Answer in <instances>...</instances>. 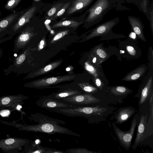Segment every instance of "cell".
<instances>
[{"instance_id":"cell-1","label":"cell","mask_w":153,"mask_h":153,"mask_svg":"<svg viewBox=\"0 0 153 153\" xmlns=\"http://www.w3.org/2000/svg\"><path fill=\"white\" fill-rule=\"evenodd\" d=\"M115 7L112 0H96L87 10V16L84 21L85 26L88 27L99 23L109 10Z\"/></svg>"},{"instance_id":"cell-2","label":"cell","mask_w":153,"mask_h":153,"mask_svg":"<svg viewBox=\"0 0 153 153\" xmlns=\"http://www.w3.org/2000/svg\"><path fill=\"white\" fill-rule=\"evenodd\" d=\"M107 110L106 108L98 105L95 107L72 106L70 108H55L49 111L69 117H80L89 119L94 116L100 115Z\"/></svg>"},{"instance_id":"cell-3","label":"cell","mask_w":153,"mask_h":153,"mask_svg":"<svg viewBox=\"0 0 153 153\" xmlns=\"http://www.w3.org/2000/svg\"><path fill=\"white\" fill-rule=\"evenodd\" d=\"M37 9L36 6H33L24 11L15 23L11 26L7 31L9 39L13 37L29 25Z\"/></svg>"},{"instance_id":"cell-4","label":"cell","mask_w":153,"mask_h":153,"mask_svg":"<svg viewBox=\"0 0 153 153\" xmlns=\"http://www.w3.org/2000/svg\"><path fill=\"white\" fill-rule=\"evenodd\" d=\"M75 77V75H71L44 77L27 83L24 86L25 87L37 89L49 88L52 85L65 81H71Z\"/></svg>"},{"instance_id":"cell-5","label":"cell","mask_w":153,"mask_h":153,"mask_svg":"<svg viewBox=\"0 0 153 153\" xmlns=\"http://www.w3.org/2000/svg\"><path fill=\"white\" fill-rule=\"evenodd\" d=\"M136 115L132 120L131 126L128 131H124L121 130L113 123L112 126L120 145L127 150H128L131 145V140L137 124Z\"/></svg>"},{"instance_id":"cell-6","label":"cell","mask_w":153,"mask_h":153,"mask_svg":"<svg viewBox=\"0 0 153 153\" xmlns=\"http://www.w3.org/2000/svg\"><path fill=\"white\" fill-rule=\"evenodd\" d=\"M29 24L16 37L14 41L13 52L16 53L23 50L36 35L33 27Z\"/></svg>"},{"instance_id":"cell-7","label":"cell","mask_w":153,"mask_h":153,"mask_svg":"<svg viewBox=\"0 0 153 153\" xmlns=\"http://www.w3.org/2000/svg\"><path fill=\"white\" fill-rule=\"evenodd\" d=\"M119 21V18L117 17L97 25L88 31L90 33L86 37L85 40H88L95 37L107 34L118 24Z\"/></svg>"},{"instance_id":"cell-8","label":"cell","mask_w":153,"mask_h":153,"mask_svg":"<svg viewBox=\"0 0 153 153\" xmlns=\"http://www.w3.org/2000/svg\"><path fill=\"white\" fill-rule=\"evenodd\" d=\"M24 11V10L19 11H13L6 16L0 18V39L7 35L9 28L15 23ZM1 15L0 12V17Z\"/></svg>"},{"instance_id":"cell-9","label":"cell","mask_w":153,"mask_h":153,"mask_svg":"<svg viewBox=\"0 0 153 153\" xmlns=\"http://www.w3.org/2000/svg\"><path fill=\"white\" fill-rule=\"evenodd\" d=\"M61 100L69 103L79 105L97 103L101 101L92 94H77Z\"/></svg>"},{"instance_id":"cell-10","label":"cell","mask_w":153,"mask_h":153,"mask_svg":"<svg viewBox=\"0 0 153 153\" xmlns=\"http://www.w3.org/2000/svg\"><path fill=\"white\" fill-rule=\"evenodd\" d=\"M36 104L39 107L49 110L55 108H70L72 106L45 96L41 97L37 101Z\"/></svg>"},{"instance_id":"cell-11","label":"cell","mask_w":153,"mask_h":153,"mask_svg":"<svg viewBox=\"0 0 153 153\" xmlns=\"http://www.w3.org/2000/svg\"><path fill=\"white\" fill-rule=\"evenodd\" d=\"M147 115H142L138 126L137 132L135 139L132 146V148L135 150L140 143L146 138V129L147 124Z\"/></svg>"},{"instance_id":"cell-12","label":"cell","mask_w":153,"mask_h":153,"mask_svg":"<svg viewBox=\"0 0 153 153\" xmlns=\"http://www.w3.org/2000/svg\"><path fill=\"white\" fill-rule=\"evenodd\" d=\"M135 108L131 107H126L119 108L115 114L116 120L115 123L122 124L129 120L135 113Z\"/></svg>"},{"instance_id":"cell-13","label":"cell","mask_w":153,"mask_h":153,"mask_svg":"<svg viewBox=\"0 0 153 153\" xmlns=\"http://www.w3.org/2000/svg\"><path fill=\"white\" fill-rule=\"evenodd\" d=\"M127 18L134 33L140 39L145 42H146L143 31L144 26L140 19L130 16H128Z\"/></svg>"},{"instance_id":"cell-14","label":"cell","mask_w":153,"mask_h":153,"mask_svg":"<svg viewBox=\"0 0 153 153\" xmlns=\"http://www.w3.org/2000/svg\"><path fill=\"white\" fill-rule=\"evenodd\" d=\"M62 62L61 60L54 62L38 70L30 71L23 80L33 78L47 73L58 66Z\"/></svg>"},{"instance_id":"cell-15","label":"cell","mask_w":153,"mask_h":153,"mask_svg":"<svg viewBox=\"0 0 153 153\" xmlns=\"http://www.w3.org/2000/svg\"><path fill=\"white\" fill-rule=\"evenodd\" d=\"M94 0H74L71 1L69 7L66 13L68 15L72 14L81 10H83L93 2Z\"/></svg>"},{"instance_id":"cell-16","label":"cell","mask_w":153,"mask_h":153,"mask_svg":"<svg viewBox=\"0 0 153 153\" xmlns=\"http://www.w3.org/2000/svg\"><path fill=\"white\" fill-rule=\"evenodd\" d=\"M149 0H139L138 6L139 9L146 16L149 22L153 21V2L151 5L149 7Z\"/></svg>"},{"instance_id":"cell-17","label":"cell","mask_w":153,"mask_h":153,"mask_svg":"<svg viewBox=\"0 0 153 153\" xmlns=\"http://www.w3.org/2000/svg\"><path fill=\"white\" fill-rule=\"evenodd\" d=\"M152 83V78L151 76L148 79L146 85L141 90L139 105H142L146 101L149 99L152 94L153 93Z\"/></svg>"},{"instance_id":"cell-18","label":"cell","mask_w":153,"mask_h":153,"mask_svg":"<svg viewBox=\"0 0 153 153\" xmlns=\"http://www.w3.org/2000/svg\"><path fill=\"white\" fill-rule=\"evenodd\" d=\"M81 93V91L77 90L68 89L60 91L56 93H53L51 94L46 96L54 99L58 100L70 96Z\"/></svg>"},{"instance_id":"cell-19","label":"cell","mask_w":153,"mask_h":153,"mask_svg":"<svg viewBox=\"0 0 153 153\" xmlns=\"http://www.w3.org/2000/svg\"><path fill=\"white\" fill-rule=\"evenodd\" d=\"M145 71V68L144 67H139L128 74L122 80L124 81L137 80L141 77Z\"/></svg>"},{"instance_id":"cell-20","label":"cell","mask_w":153,"mask_h":153,"mask_svg":"<svg viewBox=\"0 0 153 153\" xmlns=\"http://www.w3.org/2000/svg\"><path fill=\"white\" fill-rule=\"evenodd\" d=\"M83 22H78L72 20H66L59 22L53 25L52 28H54L62 27H71L75 28L83 23Z\"/></svg>"},{"instance_id":"cell-21","label":"cell","mask_w":153,"mask_h":153,"mask_svg":"<svg viewBox=\"0 0 153 153\" xmlns=\"http://www.w3.org/2000/svg\"><path fill=\"white\" fill-rule=\"evenodd\" d=\"M116 4L115 10L117 11H123L125 10H129L131 9L126 6L123 5L125 2L128 3H132L138 6L139 0H112Z\"/></svg>"},{"instance_id":"cell-22","label":"cell","mask_w":153,"mask_h":153,"mask_svg":"<svg viewBox=\"0 0 153 153\" xmlns=\"http://www.w3.org/2000/svg\"><path fill=\"white\" fill-rule=\"evenodd\" d=\"M91 55L95 56L98 59L99 63L107 59L108 56L107 52L101 47L97 46L94 47Z\"/></svg>"},{"instance_id":"cell-23","label":"cell","mask_w":153,"mask_h":153,"mask_svg":"<svg viewBox=\"0 0 153 153\" xmlns=\"http://www.w3.org/2000/svg\"><path fill=\"white\" fill-rule=\"evenodd\" d=\"M111 91L116 96H122L132 92V91L127 87L123 86H116L111 89Z\"/></svg>"},{"instance_id":"cell-24","label":"cell","mask_w":153,"mask_h":153,"mask_svg":"<svg viewBox=\"0 0 153 153\" xmlns=\"http://www.w3.org/2000/svg\"><path fill=\"white\" fill-rule=\"evenodd\" d=\"M78 85L82 91L85 92V94H91L97 91V88L87 82L79 83Z\"/></svg>"},{"instance_id":"cell-25","label":"cell","mask_w":153,"mask_h":153,"mask_svg":"<svg viewBox=\"0 0 153 153\" xmlns=\"http://www.w3.org/2000/svg\"><path fill=\"white\" fill-rule=\"evenodd\" d=\"M65 3L62 2L58 3L53 5L47 12L45 19H50L63 6Z\"/></svg>"},{"instance_id":"cell-26","label":"cell","mask_w":153,"mask_h":153,"mask_svg":"<svg viewBox=\"0 0 153 153\" xmlns=\"http://www.w3.org/2000/svg\"><path fill=\"white\" fill-rule=\"evenodd\" d=\"M6 1L4 8L6 10L14 11L15 9L18 6L22 0H5Z\"/></svg>"},{"instance_id":"cell-27","label":"cell","mask_w":153,"mask_h":153,"mask_svg":"<svg viewBox=\"0 0 153 153\" xmlns=\"http://www.w3.org/2000/svg\"><path fill=\"white\" fill-rule=\"evenodd\" d=\"M65 152L67 153H99L91 151L87 149L83 148H74L66 150Z\"/></svg>"},{"instance_id":"cell-28","label":"cell","mask_w":153,"mask_h":153,"mask_svg":"<svg viewBox=\"0 0 153 153\" xmlns=\"http://www.w3.org/2000/svg\"><path fill=\"white\" fill-rule=\"evenodd\" d=\"M71 1L65 3L63 6L56 13L50 20H55L63 14L70 6Z\"/></svg>"},{"instance_id":"cell-29","label":"cell","mask_w":153,"mask_h":153,"mask_svg":"<svg viewBox=\"0 0 153 153\" xmlns=\"http://www.w3.org/2000/svg\"><path fill=\"white\" fill-rule=\"evenodd\" d=\"M85 68L87 71L94 77L98 76L97 71L96 68L88 62H86L85 63Z\"/></svg>"},{"instance_id":"cell-30","label":"cell","mask_w":153,"mask_h":153,"mask_svg":"<svg viewBox=\"0 0 153 153\" xmlns=\"http://www.w3.org/2000/svg\"><path fill=\"white\" fill-rule=\"evenodd\" d=\"M69 32V30H65L62 31L56 34L50 42L51 44H53L67 35Z\"/></svg>"},{"instance_id":"cell-31","label":"cell","mask_w":153,"mask_h":153,"mask_svg":"<svg viewBox=\"0 0 153 153\" xmlns=\"http://www.w3.org/2000/svg\"><path fill=\"white\" fill-rule=\"evenodd\" d=\"M93 80L96 87L99 89L102 90V89L103 85L101 80L97 77H94Z\"/></svg>"},{"instance_id":"cell-32","label":"cell","mask_w":153,"mask_h":153,"mask_svg":"<svg viewBox=\"0 0 153 153\" xmlns=\"http://www.w3.org/2000/svg\"><path fill=\"white\" fill-rule=\"evenodd\" d=\"M126 49L128 53L132 56H135L136 54V51L134 48L130 45L126 46Z\"/></svg>"},{"instance_id":"cell-33","label":"cell","mask_w":153,"mask_h":153,"mask_svg":"<svg viewBox=\"0 0 153 153\" xmlns=\"http://www.w3.org/2000/svg\"><path fill=\"white\" fill-rule=\"evenodd\" d=\"M153 93H152L149 99V102L150 106V114L153 117Z\"/></svg>"},{"instance_id":"cell-34","label":"cell","mask_w":153,"mask_h":153,"mask_svg":"<svg viewBox=\"0 0 153 153\" xmlns=\"http://www.w3.org/2000/svg\"><path fill=\"white\" fill-rule=\"evenodd\" d=\"M10 114V111L8 110H4L1 111L0 113V115L2 117H6Z\"/></svg>"},{"instance_id":"cell-35","label":"cell","mask_w":153,"mask_h":153,"mask_svg":"<svg viewBox=\"0 0 153 153\" xmlns=\"http://www.w3.org/2000/svg\"><path fill=\"white\" fill-rule=\"evenodd\" d=\"M10 102V99L8 97L3 98L1 100V103L3 105H6Z\"/></svg>"},{"instance_id":"cell-36","label":"cell","mask_w":153,"mask_h":153,"mask_svg":"<svg viewBox=\"0 0 153 153\" xmlns=\"http://www.w3.org/2000/svg\"><path fill=\"white\" fill-rule=\"evenodd\" d=\"M14 140L12 138H10L7 139L5 141V143L7 145H10L13 143Z\"/></svg>"},{"instance_id":"cell-37","label":"cell","mask_w":153,"mask_h":153,"mask_svg":"<svg viewBox=\"0 0 153 153\" xmlns=\"http://www.w3.org/2000/svg\"><path fill=\"white\" fill-rule=\"evenodd\" d=\"M45 42L44 40H42L40 43L39 45V48L40 49H42L43 48V45H44Z\"/></svg>"},{"instance_id":"cell-38","label":"cell","mask_w":153,"mask_h":153,"mask_svg":"<svg viewBox=\"0 0 153 153\" xmlns=\"http://www.w3.org/2000/svg\"><path fill=\"white\" fill-rule=\"evenodd\" d=\"M136 34L134 32H131L130 34V37L132 39H135L136 38Z\"/></svg>"},{"instance_id":"cell-39","label":"cell","mask_w":153,"mask_h":153,"mask_svg":"<svg viewBox=\"0 0 153 153\" xmlns=\"http://www.w3.org/2000/svg\"><path fill=\"white\" fill-rule=\"evenodd\" d=\"M91 55V56H93L94 57L92 59L93 62L94 63H95L97 61L96 60H97V58L94 55Z\"/></svg>"},{"instance_id":"cell-40","label":"cell","mask_w":153,"mask_h":153,"mask_svg":"<svg viewBox=\"0 0 153 153\" xmlns=\"http://www.w3.org/2000/svg\"><path fill=\"white\" fill-rule=\"evenodd\" d=\"M3 54V51L2 49L1 48H0V59L1 58L2 55Z\"/></svg>"},{"instance_id":"cell-41","label":"cell","mask_w":153,"mask_h":153,"mask_svg":"<svg viewBox=\"0 0 153 153\" xmlns=\"http://www.w3.org/2000/svg\"><path fill=\"white\" fill-rule=\"evenodd\" d=\"M22 107V106H20V105H18L17 107V109H18V110H20V109Z\"/></svg>"},{"instance_id":"cell-42","label":"cell","mask_w":153,"mask_h":153,"mask_svg":"<svg viewBox=\"0 0 153 153\" xmlns=\"http://www.w3.org/2000/svg\"><path fill=\"white\" fill-rule=\"evenodd\" d=\"M34 0V1H40V0Z\"/></svg>"}]
</instances>
